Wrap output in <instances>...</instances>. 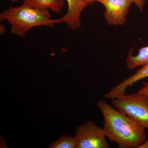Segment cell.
I'll return each mask as SVG.
<instances>
[{"mask_svg":"<svg viewBox=\"0 0 148 148\" xmlns=\"http://www.w3.org/2000/svg\"></svg>","mask_w":148,"mask_h":148,"instance_id":"16","label":"cell"},{"mask_svg":"<svg viewBox=\"0 0 148 148\" xmlns=\"http://www.w3.org/2000/svg\"><path fill=\"white\" fill-rule=\"evenodd\" d=\"M140 11H143L146 4V0H132Z\"/></svg>","mask_w":148,"mask_h":148,"instance_id":"11","label":"cell"},{"mask_svg":"<svg viewBox=\"0 0 148 148\" xmlns=\"http://www.w3.org/2000/svg\"><path fill=\"white\" fill-rule=\"evenodd\" d=\"M0 18L1 20H7L11 25L12 34L21 38H24L34 27L45 26L53 28L55 24L62 22L60 18H51L49 10L31 7L24 3L5 10L1 14Z\"/></svg>","mask_w":148,"mask_h":148,"instance_id":"2","label":"cell"},{"mask_svg":"<svg viewBox=\"0 0 148 148\" xmlns=\"http://www.w3.org/2000/svg\"><path fill=\"white\" fill-rule=\"evenodd\" d=\"M140 148H148V139L140 147Z\"/></svg>","mask_w":148,"mask_h":148,"instance_id":"14","label":"cell"},{"mask_svg":"<svg viewBox=\"0 0 148 148\" xmlns=\"http://www.w3.org/2000/svg\"><path fill=\"white\" fill-rule=\"evenodd\" d=\"M97 106L103 115V129L110 141L119 148H140L147 140L146 129L106 101Z\"/></svg>","mask_w":148,"mask_h":148,"instance_id":"1","label":"cell"},{"mask_svg":"<svg viewBox=\"0 0 148 148\" xmlns=\"http://www.w3.org/2000/svg\"><path fill=\"white\" fill-rule=\"evenodd\" d=\"M24 3L35 8L50 10L54 12H61L65 5L64 0H24Z\"/></svg>","mask_w":148,"mask_h":148,"instance_id":"9","label":"cell"},{"mask_svg":"<svg viewBox=\"0 0 148 148\" xmlns=\"http://www.w3.org/2000/svg\"><path fill=\"white\" fill-rule=\"evenodd\" d=\"M132 52L133 48L129 51L126 59L127 69L133 70L148 64V45L140 49L137 55L133 56Z\"/></svg>","mask_w":148,"mask_h":148,"instance_id":"8","label":"cell"},{"mask_svg":"<svg viewBox=\"0 0 148 148\" xmlns=\"http://www.w3.org/2000/svg\"><path fill=\"white\" fill-rule=\"evenodd\" d=\"M11 1L13 2H14L18 1L19 0H11Z\"/></svg>","mask_w":148,"mask_h":148,"instance_id":"15","label":"cell"},{"mask_svg":"<svg viewBox=\"0 0 148 148\" xmlns=\"http://www.w3.org/2000/svg\"><path fill=\"white\" fill-rule=\"evenodd\" d=\"M77 148H109L104 129L92 121H89L77 126L75 135Z\"/></svg>","mask_w":148,"mask_h":148,"instance_id":"4","label":"cell"},{"mask_svg":"<svg viewBox=\"0 0 148 148\" xmlns=\"http://www.w3.org/2000/svg\"><path fill=\"white\" fill-rule=\"evenodd\" d=\"M112 105L148 129V96L138 92L112 99Z\"/></svg>","mask_w":148,"mask_h":148,"instance_id":"3","label":"cell"},{"mask_svg":"<svg viewBox=\"0 0 148 148\" xmlns=\"http://www.w3.org/2000/svg\"><path fill=\"white\" fill-rule=\"evenodd\" d=\"M83 1L88 5H89L91 4L94 2H97L98 0H83Z\"/></svg>","mask_w":148,"mask_h":148,"instance_id":"13","label":"cell"},{"mask_svg":"<svg viewBox=\"0 0 148 148\" xmlns=\"http://www.w3.org/2000/svg\"><path fill=\"white\" fill-rule=\"evenodd\" d=\"M105 7L104 16L107 24L121 26L125 24L132 0H98Z\"/></svg>","mask_w":148,"mask_h":148,"instance_id":"5","label":"cell"},{"mask_svg":"<svg viewBox=\"0 0 148 148\" xmlns=\"http://www.w3.org/2000/svg\"><path fill=\"white\" fill-rule=\"evenodd\" d=\"M138 92L148 96V82H143V86L138 90Z\"/></svg>","mask_w":148,"mask_h":148,"instance_id":"12","label":"cell"},{"mask_svg":"<svg viewBox=\"0 0 148 148\" xmlns=\"http://www.w3.org/2000/svg\"><path fill=\"white\" fill-rule=\"evenodd\" d=\"M148 77V64L142 66L135 73L112 88L110 91L104 95V97L111 100L125 94L126 89L131 87L135 83Z\"/></svg>","mask_w":148,"mask_h":148,"instance_id":"7","label":"cell"},{"mask_svg":"<svg viewBox=\"0 0 148 148\" xmlns=\"http://www.w3.org/2000/svg\"><path fill=\"white\" fill-rule=\"evenodd\" d=\"M77 140L75 137L64 135L51 143L49 146L50 148H76Z\"/></svg>","mask_w":148,"mask_h":148,"instance_id":"10","label":"cell"},{"mask_svg":"<svg viewBox=\"0 0 148 148\" xmlns=\"http://www.w3.org/2000/svg\"><path fill=\"white\" fill-rule=\"evenodd\" d=\"M68 3V10L61 18V22L66 23L67 27L73 30L81 27L80 17L84 9L88 6L83 0H66Z\"/></svg>","mask_w":148,"mask_h":148,"instance_id":"6","label":"cell"}]
</instances>
